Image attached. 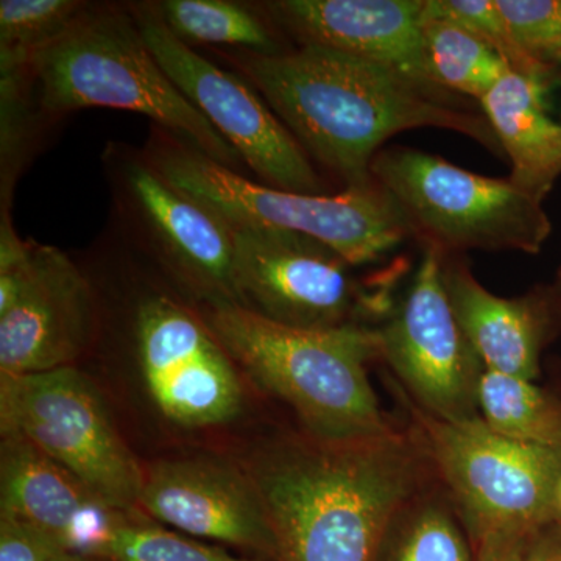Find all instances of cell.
Listing matches in <instances>:
<instances>
[{"mask_svg":"<svg viewBox=\"0 0 561 561\" xmlns=\"http://www.w3.org/2000/svg\"><path fill=\"white\" fill-rule=\"evenodd\" d=\"M0 432L27 438L116 507L139 511L144 457L83 367L0 375Z\"/></svg>","mask_w":561,"mask_h":561,"instance_id":"9","label":"cell"},{"mask_svg":"<svg viewBox=\"0 0 561 561\" xmlns=\"http://www.w3.org/2000/svg\"><path fill=\"white\" fill-rule=\"evenodd\" d=\"M373 561H474L470 535L440 479L391 516Z\"/></svg>","mask_w":561,"mask_h":561,"instance_id":"20","label":"cell"},{"mask_svg":"<svg viewBox=\"0 0 561 561\" xmlns=\"http://www.w3.org/2000/svg\"><path fill=\"white\" fill-rule=\"evenodd\" d=\"M142 150L169 183L231 227L309 236L337 251L353 267L381 260L412 231L378 183L345 187L337 195L276 190L224 168L158 127L151 128Z\"/></svg>","mask_w":561,"mask_h":561,"instance_id":"6","label":"cell"},{"mask_svg":"<svg viewBox=\"0 0 561 561\" xmlns=\"http://www.w3.org/2000/svg\"><path fill=\"white\" fill-rule=\"evenodd\" d=\"M0 515L50 531L66 551L108 556L117 530L147 516L103 500L27 438L0 432Z\"/></svg>","mask_w":561,"mask_h":561,"instance_id":"16","label":"cell"},{"mask_svg":"<svg viewBox=\"0 0 561 561\" xmlns=\"http://www.w3.org/2000/svg\"><path fill=\"white\" fill-rule=\"evenodd\" d=\"M423 43L427 70L438 90L461 92L481 102L511 72L493 47L453 22L423 16Z\"/></svg>","mask_w":561,"mask_h":561,"instance_id":"22","label":"cell"},{"mask_svg":"<svg viewBox=\"0 0 561 561\" xmlns=\"http://www.w3.org/2000/svg\"><path fill=\"white\" fill-rule=\"evenodd\" d=\"M524 561H561V518L531 534Z\"/></svg>","mask_w":561,"mask_h":561,"instance_id":"30","label":"cell"},{"mask_svg":"<svg viewBox=\"0 0 561 561\" xmlns=\"http://www.w3.org/2000/svg\"><path fill=\"white\" fill-rule=\"evenodd\" d=\"M162 22L184 43L239 47L251 54L280 51L256 10L230 0H161L154 2Z\"/></svg>","mask_w":561,"mask_h":561,"instance_id":"23","label":"cell"},{"mask_svg":"<svg viewBox=\"0 0 561 561\" xmlns=\"http://www.w3.org/2000/svg\"><path fill=\"white\" fill-rule=\"evenodd\" d=\"M101 302L81 262L32 242V267L13 305L0 313V375L80 367L98 342Z\"/></svg>","mask_w":561,"mask_h":561,"instance_id":"15","label":"cell"},{"mask_svg":"<svg viewBox=\"0 0 561 561\" xmlns=\"http://www.w3.org/2000/svg\"><path fill=\"white\" fill-rule=\"evenodd\" d=\"M127 7L172 83L262 183L297 194H321L323 183L308 153L249 81L176 38L162 22L154 2H131Z\"/></svg>","mask_w":561,"mask_h":561,"instance_id":"11","label":"cell"},{"mask_svg":"<svg viewBox=\"0 0 561 561\" xmlns=\"http://www.w3.org/2000/svg\"><path fill=\"white\" fill-rule=\"evenodd\" d=\"M531 534L534 531H491L472 545L474 561H524Z\"/></svg>","mask_w":561,"mask_h":561,"instance_id":"29","label":"cell"},{"mask_svg":"<svg viewBox=\"0 0 561 561\" xmlns=\"http://www.w3.org/2000/svg\"><path fill=\"white\" fill-rule=\"evenodd\" d=\"M101 302L98 342L80 367L110 398L128 437L158 453L221 446L256 430V394L201 306L119 234L83 264Z\"/></svg>","mask_w":561,"mask_h":561,"instance_id":"1","label":"cell"},{"mask_svg":"<svg viewBox=\"0 0 561 561\" xmlns=\"http://www.w3.org/2000/svg\"><path fill=\"white\" fill-rule=\"evenodd\" d=\"M102 161L117 234L201 308L241 306L230 225L176 190L138 147L108 142Z\"/></svg>","mask_w":561,"mask_h":561,"instance_id":"7","label":"cell"},{"mask_svg":"<svg viewBox=\"0 0 561 561\" xmlns=\"http://www.w3.org/2000/svg\"><path fill=\"white\" fill-rule=\"evenodd\" d=\"M106 559L113 561H271L261 557H236L220 546L206 545L176 534L149 516L117 530Z\"/></svg>","mask_w":561,"mask_h":561,"instance_id":"26","label":"cell"},{"mask_svg":"<svg viewBox=\"0 0 561 561\" xmlns=\"http://www.w3.org/2000/svg\"><path fill=\"white\" fill-rule=\"evenodd\" d=\"M201 309L251 386L286 404L301 430L334 442L397 430L368 378V365L381 357L378 330H298L242 306Z\"/></svg>","mask_w":561,"mask_h":561,"instance_id":"4","label":"cell"},{"mask_svg":"<svg viewBox=\"0 0 561 561\" xmlns=\"http://www.w3.org/2000/svg\"><path fill=\"white\" fill-rule=\"evenodd\" d=\"M66 551L50 531L10 515H0V561H55Z\"/></svg>","mask_w":561,"mask_h":561,"instance_id":"28","label":"cell"},{"mask_svg":"<svg viewBox=\"0 0 561 561\" xmlns=\"http://www.w3.org/2000/svg\"><path fill=\"white\" fill-rule=\"evenodd\" d=\"M560 508H561V485H560Z\"/></svg>","mask_w":561,"mask_h":561,"instance_id":"32","label":"cell"},{"mask_svg":"<svg viewBox=\"0 0 561 561\" xmlns=\"http://www.w3.org/2000/svg\"><path fill=\"white\" fill-rule=\"evenodd\" d=\"M230 448L260 490L278 561H373L391 516L438 481L412 424L343 442L264 424Z\"/></svg>","mask_w":561,"mask_h":561,"instance_id":"2","label":"cell"},{"mask_svg":"<svg viewBox=\"0 0 561 561\" xmlns=\"http://www.w3.org/2000/svg\"><path fill=\"white\" fill-rule=\"evenodd\" d=\"M230 228L242 308L298 330L362 324V317L381 312V297L368 294L327 243L272 228Z\"/></svg>","mask_w":561,"mask_h":561,"instance_id":"12","label":"cell"},{"mask_svg":"<svg viewBox=\"0 0 561 561\" xmlns=\"http://www.w3.org/2000/svg\"><path fill=\"white\" fill-rule=\"evenodd\" d=\"M400 397L472 545L491 531H535L561 518L560 451L512 440L483 419H435L402 389Z\"/></svg>","mask_w":561,"mask_h":561,"instance_id":"8","label":"cell"},{"mask_svg":"<svg viewBox=\"0 0 561 561\" xmlns=\"http://www.w3.org/2000/svg\"><path fill=\"white\" fill-rule=\"evenodd\" d=\"M27 73L44 119L84 108L131 111L224 168L241 173L245 165L162 70L128 7L90 2L33 55Z\"/></svg>","mask_w":561,"mask_h":561,"instance_id":"5","label":"cell"},{"mask_svg":"<svg viewBox=\"0 0 561 561\" xmlns=\"http://www.w3.org/2000/svg\"><path fill=\"white\" fill-rule=\"evenodd\" d=\"M494 2L516 43L542 65H557L561 51V0Z\"/></svg>","mask_w":561,"mask_h":561,"instance_id":"27","label":"cell"},{"mask_svg":"<svg viewBox=\"0 0 561 561\" xmlns=\"http://www.w3.org/2000/svg\"><path fill=\"white\" fill-rule=\"evenodd\" d=\"M479 409L497 434L561 453V400L534 382L485 370Z\"/></svg>","mask_w":561,"mask_h":561,"instance_id":"21","label":"cell"},{"mask_svg":"<svg viewBox=\"0 0 561 561\" xmlns=\"http://www.w3.org/2000/svg\"><path fill=\"white\" fill-rule=\"evenodd\" d=\"M55 561H113L110 559H103V557H92V556H80V553H62V556L58 557Z\"/></svg>","mask_w":561,"mask_h":561,"instance_id":"31","label":"cell"},{"mask_svg":"<svg viewBox=\"0 0 561 561\" xmlns=\"http://www.w3.org/2000/svg\"><path fill=\"white\" fill-rule=\"evenodd\" d=\"M378 332L381 357L421 411L453 423L482 419L485 367L453 311L440 247L424 251L411 289Z\"/></svg>","mask_w":561,"mask_h":561,"instance_id":"13","label":"cell"},{"mask_svg":"<svg viewBox=\"0 0 561 561\" xmlns=\"http://www.w3.org/2000/svg\"><path fill=\"white\" fill-rule=\"evenodd\" d=\"M139 511L190 537L278 561V546L256 483L231 448L197 446L142 460Z\"/></svg>","mask_w":561,"mask_h":561,"instance_id":"14","label":"cell"},{"mask_svg":"<svg viewBox=\"0 0 561 561\" xmlns=\"http://www.w3.org/2000/svg\"><path fill=\"white\" fill-rule=\"evenodd\" d=\"M260 5L301 44L376 62L438 91L424 55V0H273Z\"/></svg>","mask_w":561,"mask_h":561,"instance_id":"17","label":"cell"},{"mask_svg":"<svg viewBox=\"0 0 561 561\" xmlns=\"http://www.w3.org/2000/svg\"><path fill=\"white\" fill-rule=\"evenodd\" d=\"M557 62H561V51H560V55H559V60H557Z\"/></svg>","mask_w":561,"mask_h":561,"instance_id":"33","label":"cell"},{"mask_svg":"<svg viewBox=\"0 0 561 561\" xmlns=\"http://www.w3.org/2000/svg\"><path fill=\"white\" fill-rule=\"evenodd\" d=\"M423 16L467 28L493 47L513 72L549 83L552 66L535 60L516 43L494 0H424Z\"/></svg>","mask_w":561,"mask_h":561,"instance_id":"25","label":"cell"},{"mask_svg":"<svg viewBox=\"0 0 561 561\" xmlns=\"http://www.w3.org/2000/svg\"><path fill=\"white\" fill-rule=\"evenodd\" d=\"M373 179L412 230L440 249L538 253L551 232L541 201L513 184L412 149L382 151Z\"/></svg>","mask_w":561,"mask_h":561,"instance_id":"10","label":"cell"},{"mask_svg":"<svg viewBox=\"0 0 561 561\" xmlns=\"http://www.w3.org/2000/svg\"><path fill=\"white\" fill-rule=\"evenodd\" d=\"M306 153L345 187L375 184L371 164L387 139L420 127L448 128L497 147L489 121L446 105L437 94L376 62L328 47L228 55Z\"/></svg>","mask_w":561,"mask_h":561,"instance_id":"3","label":"cell"},{"mask_svg":"<svg viewBox=\"0 0 561 561\" xmlns=\"http://www.w3.org/2000/svg\"><path fill=\"white\" fill-rule=\"evenodd\" d=\"M546 88L548 81L511 70L481 101L511 157L512 183L541 202L561 175V124L548 114Z\"/></svg>","mask_w":561,"mask_h":561,"instance_id":"19","label":"cell"},{"mask_svg":"<svg viewBox=\"0 0 561 561\" xmlns=\"http://www.w3.org/2000/svg\"><path fill=\"white\" fill-rule=\"evenodd\" d=\"M445 286L461 331L486 371L534 381L540 375L542 319L534 302L496 297L468 268H445Z\"/></svg>","mask_w":561,"mask_h":561,"instance_id":"18","label":"cell"},{"mask_svg":"<svg viewBox=\"0 0 561 561\" xmlns=\"http://www.w3.org/2000/svg\"><path fill=\"white\" fill-rule=\"evenodd\" d=\"M90 2L2 0L0 70L27 68L33 55L68 31Z\"/></svg>","mask_w":561,"mask_h":561,"instance_id":"24","label":"cell"}]
</instances>
